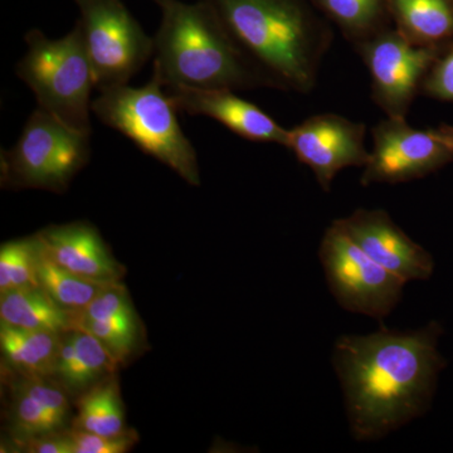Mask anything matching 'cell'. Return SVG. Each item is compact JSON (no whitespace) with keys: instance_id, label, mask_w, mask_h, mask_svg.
Here are the masks:
<instances>
[{"instance_id":"obj_1","label":"cell","mask_w":453,"mask_h":453,"mask_svg":"<svg viewBox=\"0 0 453 453\" xmlns=\"http://www.w3.org/2000/svg\"><path fill=\"white\" fill-rule=\"evenodd\" d=\"M437 321L414 330L381 326L368 335H340L333 366L344 395L351 436L374 442L419 418L431 407L445 359Z\"/></svg>"},{"instance_id":"obj_3","label":"cell","mask_w":453,"mask_h":453,"mask_svg":"<svg viewBox=\"0 0 453 453\" xmlns=\"http://www.w3.org/2000/svg\"><path fill=\"white\" fill-rule=\"evenodd\" d=\"M162 22L154 37L153 76L164 88H267L207 0H154Z\"/></svg>"},{"instance_id":"obj_6","label":"cell","mask_w":453,"mask_h":453,"mask_svg":"<svg viewBox=\"0 0 453 453\" xmlns=\"http://www.w3.org/2000/svg\"><path fill=\"white\" fill-rule=\"evenodd\" d=\"M89 155V135L37 107L13 148L2 151L3 178L13 187L62 192Z\"/></svg>"},{"instance_id":"obj_21","label":"cell","mask_w":453,"mask_h":453,"mask_svg":"<svg viewBox=\"0 0 453 453\" xmlns=\"http://www.w3.org/2000/svg\"><path fill=\"white\" fill-rule=\"evenodd\" d=\"M73 428L101 436H119L127 431L118 381L103 380L86 392L80 399Z\"/></svg>"},{"instance_id":"obj_20","label":"cell","mask_w":453,"mask_h":453,"mask_svg":"<svg viewBox=\"0 0 453 453\" xmlns=\"http://www.w3.org/2000/svg\"><path fill=\"white\" fill-rule=\"evenodd\" d=\"M35 238L38 285L49 294L57 305L73 314L82 311L109 283L91 281L58 266L42 249L37 235Z\"/></svg>"},{"instance_id":"obj_16","label":"cell","mask_w":453,"mask_h":453,"mask_svg":"<svg viewBox=\"0 0 453 453\" xmlns=\"http://www.w3.org/2000/svg\"><path fill=\"white\" fill-rule=\"evenodd\" d=\"M396 31L418 46L453 42V0H387Z\"/></svg>"},{"instance_id":"obj_14","label":"cell","mask_w":453,"mask_h":453,"mask_svg":"<svg viewBox=\"0 0 453 453\" xmlns=\"http://www.w3.org/2000/svg\"><path fill=\"white\" fill-rule=\"evenodd\" d=\"M37 237L47 256L74 275L100 283L119 282L124 275V267L88 223L50 226Z\"/></svg>"},{"instance_id":"obj_15","label":"cell","mask_w":453,"mask_h":453,"mask_svg":"<svg viewBox=\"0 0 453 453\" xmlns=\"http://www.w3.org/2000/svg\"><path fill=\"white\" fill-rule=\"evenodd\" d=\"M118 365L100 340L74 329L62 336L52 378L68 392H83L115 372Z\"/></svg>"},{"instance_id":"obj_28","label":"cell","mask_w":453,"mask_h":453,"mask_svg":"<svg viewBox=\"0 0 453 453\" xmlns=\"http://www.w3.org/2000/svg\"><path fill=\"white\" fill-rule=\"evenodd\" d=\"M20 449L29 453H74L71 431H57L44 436L31 438L19 442Z\"/></svg>"},{"instance_id":"obj_11","label":"cell","mask_w":453,"mask_h":453,"mask_svg":"<svg viewBox=\"0 0 453 453\" xmlns=\"http://www.w3.org/2000/svg\"><path fill=\"white\" fill-rule=\"evenodd\" d=\"M366 127L335 113H320L288 130V145L296 159L314 173L324 192L342 169L365 168L371 151L365 148Z\"/></svg>"},{"instance_id":"obj_25","label":"cell","mask_w":453,"mask_h":453,"mask_svg":"<svg viewBox=\"0 0 453 453\" xmlns=\"http://www.w3.org/2000/svg\"><path fill=\"white\" fill-rule=\"evenodd\" d=\"M76 319L98 321L138 320L127 290L119 282L106 285L82 311L77 312Z\"/></svg>"},{"instance_id":"obj_24","label":"cell","mask_w":453,"mask_h":453,"mask_svg":"<svg viewBox=\"0 0 453 453\" xmlns=\"http://www.w3.org/2000/svg\"><path fill=\"white\" fill-rule=\"evenodd\" d=\"M76 329L89 333L103 342L116 362H125L138 342V320L98 321L76 319Z\"/></svg>"},{"instance_id":"obj_17","label":"cell","mask_w":453,"mask_h":453,"mask_svg":"<svg viewBox=\"0 0 453 453\" xmlns=\"http://www.w3.org/2000/svg\"><path fill=\"white\" fill-rule=\"evenodd\" d=\"M64 334L0 324V347L12 371L20 377H50Z\"/></svg>"},{"instance_id":"obj_13","label":"cell","mask_w":453,"mask_h":453,"mask_svg":"<svg viewBox=\"0 0 453 453\" xmlns=\"http://www.w3.org/2000/svg\"><path fill=\"white\" fill-rule=\"evenodd\" d=\"M179 112L207 116L241 138L288 145V130L234 89L166 88Z\"/></svg>"},{"instance_id":"obj_27","label":"cell","mask_w":453,"mask_h":453,"mask_svg":"<svg viewBox=\"0 0 453 453\" xmlns=\"http://www.w3.org/2000/svg\"><path fill=\"white\" fill-rule=\"evenodd\" d=\"M74 453H124L135 445V432L127 431L119 436H101L91 432L73 429Z\"/></svg>"},{"instance_id":"obj_19","label":"cell","mask_w":453,"mask_h":453,"mask_svg":"<svg viewBox=\"0 0 453 453\" xmlns=\"http://www.w3.org/2000/svg\"><path fill=\"white\" fill-rule=\"evenodd\" d=\"M353 46L393 26L387 0H312Z\"/></svg>"},{"instance_id":"obj_2","label":"cell","mask_w":453,"mask_h":453,"mask_svg":"<svg viewBox=\"0 0 453 453\" xmlns=\"http://www.w3.org/2000/svg\"><path fill=\"white\" fill-rule=\"evenodd\" d=\"M267 88L308 95L333 31L312 0H207Z\"/></svg>"},{"instance_id":"obj_22","label":"cell","mask_w":453,"mask_h":453,"mask_svg":"<svg viewBox=\"0 0 453 453\" xmlns=\"http://www.w3.org/2000/svg\"><path fill=\"white\" fill-rule=\"evenodd\" d=\"M37 238L13 241L0 250V291L37 288Z\"/></svg>"},{"instance_id":"obj_18","label":"cell","mask_w":453,"mask_h":453,"mask_svg":"<svg viewBox=\"0 0 453 453\" xmlns=\"http://www.w3.org/2000/svg\"><path fill=\"white\" fill-rule=\"evenodd\" d=\"M0 321L23 329L56 334L76 329V314L57 305L41 286L2 294Z\"/></svg>"},{"instance_id":"obj_12","label":"cell","mask_w":453,"mask_h":453,"mask_svg":"<svg viewBox=\"0 0 453 453\" xmlns=\"http://www.w3.org/2000/svg\"><path fill=\"white\" fill-rule=\"evenodd\" d=\"M335 222L369 257L403 281H425L434 275L431 253L414 242L388 211L359 208Z\"/></svg>"},{"instance_id":"obj_29","label":"cell","mask_w":453,"mask_h":453,"mask_svg":"<svg viewBox=\"0 0 453 453\" xmlns=\"http://www.w3.org/2000/svg\"><path fill=\"white\" fill-rule=\"evenodd\" d=\"M434 130L441 139L445 140L447 144L451 145L453 148V125L442 124Z\"/></svg>"},{"instance_id":"obj_7","label":"cell","mask_w":453,"mask_h":453,"mask_svg":"<svg viewBox=\"0 0 453 453\" xmlns=\"http://www.w3.org/2000/svg\"><path fill=\"white\" fill-rule=\"evenodd\" d=\"M319 261L340 308L381 323L401 303L407 282L369 257L335 220L321 238Z\"/></svg>"},{"instance_id":"obj_8","label":"cell","mask_w":453,"mask_h":453,"mask_svg":"<svg viewBox=\"0 0 453 453\" xmlns=\"http://www.w3.org/2000/svg\"><path fill=\"white\" fill-rule=\"evenodd\" d=\"M98 92L129 85L154 56L146 35L122 0H74Z\"/></svg>"},{"instance_id":"obj_4","label":"cell","mask_w":453,"mask_h":453,"mask_svg":"<svg viewBox=\"0 0 453 453\" xmlns=\"http://www.w3.org/2000/svg\"><path fill=\"white\" fill-rule=\"evenodd\" d=\"M92 112L190 186L201 184L195 146L179 124L174 101L157 77L142 88L122 85L100 91L92 101Z\"/></svg>"},{"instance_id":"obj_26","label":"cell","mask_w":453,"mask_h":453,"mask_svg":"<svg viewBox=\"0 0 453 453\" xmlns=\"http://www.w3.org/2000/svg\"><path fill=\"white\" fill-rule=\"evenodd\" d=\"M421 94L453 104V42L432 65L423 81Z\"/></svg>"},{"instance_id":"obj_5","label":"cell","mask_w":453,"mask_h":453,"mask_svg":"<svg viewBox=\"0 0 453 453\" xmlns=\"http://www.w3.org/2000/svg\"><path fill=\"white\" fill-rule=\"evenodd\" d=\"M25 40L27 52L16 73L32 89L38 107L91 136V95L96 83L79 20L59 40H50L40 29L27 33Z\"/></svg>"},{"instance_id":"obj_9","label":"cell","mask_w":453,"mask_h":453,"mask_svg":"<svg viewBox=\"0 0 453 453\" xmlns=\"http://www.w3.org/2000/svg\"><path fill=\"white\" fill-rule=\"evenodd\" d=\"M447 46H418L395 26L356 44L371 76L375 105L388 118H407L428 71Z\"/></svg>"},{"instance_id":"obj_23","label":"cell","mask_w":453,"mask_h":453,"mask_svg":"<svg viewBox=\"0 0 453 453\" xmlns=\"http://www.w3.org/2000/svg\"><path fill=\"white\" fill-rule=\"evenodd\" d=\"M67 421L68 419L53 413L40 402L17 390L12 407V423L19 442L52 432L64 431Z\"/></svg>"},{"instance_id":"obj_10","label":"cell","mask_w":453,"mask_h":453,"mask_svg":"<svg viewBox=\"0 0 453 453\" xmlns=\"http://www.w3.org/2000/svg\"><path fill=\"white\" fill-rule=\"evenodd\" d=\"M372 149L360 184H401L442 169L453 160V148L434 129H414L407 118H388L372 130Z\"/></svg>"}]
</instances>
